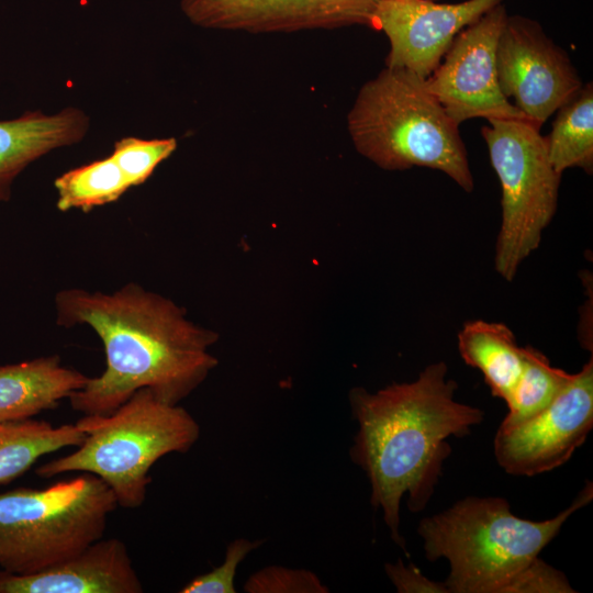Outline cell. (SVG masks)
Wrapping results in <instances>:
<instances>
[{
    "label": "cell",
    "mask_w": 593,
    "mask_h": 593,
    "mask_svg": "<svg viewBox=\"0 0 593 593\" xmlns=\"http://www.w3.org/2000/svg\"><path fill=\"white\" fill-rule=\"evenodd\" d=\"M55 309L57 325H89L104 347V371L68 398L83 415L112 413L142 388L179 404L219 363L209 351L219 339L215 332L136 283L113 293L65 289L56 294Z\"/></svg>",
    "instance_id": "1"
},
{
    "label": "cell",
    "mask_w": 593,
    "mask_h": 593,
    "mask_svg": "<svg viewBox=\"0 0 593 593\" xmlns=\"http://www.w3.org/2000/svg\"><path fill=\"white\" fill-rule=\"evenodd\" d=\"M447 372L439 361L412 382L392 383L374 393L363 388L349 392L358 425L350 458L367 474L370 502L382 510L392 539L405 551L400 534L403 495L411 512L423 511L450 454L447 439L468 435L484 417L482 410L455 400L458 385Z\"/></svg>",
    "instance_id": "2"
},
{
    "label": "cell",
    "mask_w": 593,
    "mask_h": 593,
    "mask_svg": "<svg viewBox=\"0 0 593 593\" xmlns=\"http://www.w3.org/2000/svg\"><path fill=\"white\" fill-rule=\"evenodd\" d=\"M593 497L588 482L572 504L546 521L514 515L497 496H469L419 522L429 561L448 560L449 593H572L566 575L539 558L566 521Z\"/></svg>",
    "instance_id": "3"
},
{
    "label": "cell",
    "mask_w": 593,
    "mask_h": 593,
    "mask_svg": "<svg viewBox=\"0 0 593 593\" xmlns=\"http://www.w3.org/2000/svg\"><path fill=\"white\" fill-rule=\"evenodd\" d=\"M357 152L385 170L443 171L465 191L474 187L466 146L424 78L385 67L359 90L347 116Z\"/></svg>",
    "instance_id": "4"
},
{
    "label": "cell",
    "mask_w": 593,
    "mask_h": 593,
    "mask_svg": "<svg viewBox=\"0 0 593 593\" xmlns=\"http://www.w3.org/2000/svg\"><path fill=\"white\" fill-rule=\"evenodd\" d=\"M75 424L86 433L81 445L38 466L35 473L45 479L92 473L113 491L118 505L128 510L144 503L155 462L189 451L201 434L184 407L163 402L148 388L134 392L112 413L83 415Z\"/></svg>",
    "instance_id": "5"
},
{
    "label": "cell",
    "mask_w": 593,
    "mask_h": 593,
    "mask_svg": "<svg viewBox=\"0 0 593 593\" xmlns=\"http://www.w3.org/2000/svg\"><path fill=\"white\" fill-rule=\"evenodd\" d=\"M118 506L113 491L88 472L0 493V567L32 574L78 555L103 537Z\"/></svg>",
    "instance_id": "6"
},
{
    "label": "cell",
    "mask_w": 593,
    "mask_h": 593,
    "mask_svg": "<svg viewBox=\"0 0 593 593\" xmlns=\"http://www.w3.org/2000/svg\"><path fill=\"white\" fill-rule=\"evenodd\" d=\"M488 123L481 133L502 190L494 265L500 276L512 281L555 216L562 175L552 167L535 123L510 119Z\"/></svg>",
    "instance_id": "7"
},
{
    "label": "cell",
    "mask_w": 593,
    "mask_h": 593,
    "mask_svg": "<svg viewBox=\"0 0 593 593\" xmlns=\"http://www.w3.org/2000/svg\"><path fill=\"white\" fill-rule=\"evenodd\" d=\"M507 15L499 3L463 29L424 79L427 91L458 125L477 118L528 120L499 85L496 46Z\"/></svg>",
    "instance_id": "8"
},
{
    "label": "cell",
    "mask_w": 593,
    "mask_h": 593,
    "mask_svg": "<svg viewBox=\"0 0 593 593\" xmlns=\"http://www.w3.org/2000/svg\"><path fill=\"white\" fill-rule=\"evenodd\" d=\"M593 427V359L539 413L501 423L494 456L508 474L533 477L563 466Z\"/></svg>",
    "instance_id": "9"
},
{
    "label": "cell",
    "mask_w": 593,
    "mask_h": 593,
    "mask_svg": "<svg viewBox=\"0 0 593 593\" xmlns=\"http://www.w3.org/2000/svg\"><path fill=\"white\" fill-rule=\"evenodd\" d=\"M496 71L504 97L539 127L583 86L567 52L537 21L522 15L505 20Z\"/></svg>",
    "instance_id": "10"
},
{
    "label": "cell",
    "mask_w": 593,
    "mask_h": 593,
    "mask_svg": "<svg viewBox=\"0 0 593 593\" xmlns=\"http://www.w3.org/2000/svg\"><path fill=\"white\" fill-rule=\"evenodd\" d=\"M501 1L378 0L373 30L382 31L390 42L385 67L406 69L425 79L455 37Z\"/></svg>",
    "instance_id": "11"
},
{
    "label": "cell",
    "mask_w": 593,
    "mask_h": 593,
    "mask_svg": "<svg viewBox=\"0 0 593 593\" xmlns=\"http://www.w3.org/2000/svg\"><path fill=\"white\" fill-rule=\"evenodd\" d=\"M203 27L250 33L366 25L373 29L378 0H181Z\"/></svg>",
    "instance_id": "12"
},
{
    "label": "cell",
    "mask_w": 593,
    "mask_h": 593,
    "mask_svg": "<svg viewBox=\"0 0 593 593\" xmlns=\"http://www.w3.org/2000/svg\"><path fill=\"white\" fill-rule=\"evenodd\" d=\"M126 545L99 539L78 555L32 574L0 571V593H142Z\"/></svg>",
    "instance_id": "13"
},
{
    "label": "cell",
    "mask_w": 593,
    "mask_h": 593,
    "mask_svg": "<svg viewBox=\"0 0 593 593\" xmlns=\"http://www.w3.org/2000/svg\"><path fill=\"white\" fill-rule=\"evenodd\" d=\"M88 127V116L75 108L53 115L29 111L0 121V202L10 198L12 182L31 163L53 149L80 142Z\"/></svg>",
    "instance_id": "14"
},
{
    "label": "cell",
    "mask_w": 593,
    "mask_h": 593,
    "mask_svg": "<svg viewBox=\"0 0 593 593\" xmlns=\"http://www.w3.org/2000/svg\"><path fill=\"white\" fill-rule=\"evenodd\" d=\"M89 377L57 355L0 367V424L32 418L85 387Z\"/></svg>",
    "instance_id": "15"
},
{
    "label": "cell",
    "mask_w": 593,
    "mask_h": 593,
    "mask_svg": "<svg viewBox=\"0 0 593 593\" xmlns=\"http://www.w3.org/2000/svg\"><path fill=\"white\" fill-rule=\"evenodd\" d=\"M458 349L467 365L481 371L492 395L506 401L523 368V347L512 329L503 323L466 322Z\"/></svg>",
    "instance_id": "16"
},
{
    "label": "cell",
    "mask_w": 593,
    "mask_h": 593,
    "mask_svg": "<svg viewBox=\"0 0 593 593\" xmlns=\"http://www.w3.org/2000/svg\"><path fill=\"white\" fill-rule=\"evenodd\" d=\"M85 438L76 424L55 427L33 418L0 424V485L23 475L41 457L78 447Z\"/></svg>",
    "instance_id": "17"
},
{
    "label": "cell",
    "mask_w": 593,
    "mask_h": 593,
    "mask_svg": "<svg viewBox=\"0 0 593 593\" xmlns=\"http://www.w3.org/2000/svg\"><path fill=\"white\" fill-rule=\"evenodd\" d=\"M555 170L572 167L593 171V86L585 83L557 110L551 132L545 137Z\"/></svg>",
    "instance_id": "18"
},
{
    "label": "cell",
    "mask_w": 593,
    "mask_h": 593,
    "mask_svg": "<svg viewBox=\"0 0 593 593\" xmlns=\"http://www.w3.org/2000/svg\"><path fill=\"white\" fill-rule=\"evenodd\" d=\"M56 206L66 212H88L120 199L130 188L125 175L112 156L74 168L56 178Z\"/></svg>",
    "instance_id": "19"
},
{
    "label": "cell",
    "mask_w": 593,
    "mask_h": 593,
    "mask_svg": "<svg viewBox=\"0 0 593 593\" xmlns=\"http://www.w3.org/2000/svg\"><path fill=\"white\" fill-rule=\"evenodd\" d=\"M573 373L552 367L549 359L532 346L523 347V368L505 401L508 412L503 423L526 419L547 407L572 380Z\"/></svg>",
    "instance_id": "20"
},
{
    "label": "cell",
    "mask_w": 593,
    "mask_h": 593,
    "mask_svg": "<svg viewBox=\"0 0 593 593\" xmlns=\"http://www.w3.org/2000/svg\"><path fill=\"white\" fill-rule=\"evenodd\" d=\"M177 148L174 137L142 139L123 137L114 144L112 153L131 187L144 183L156 167Z\"/></svg>",
    "instance_id": "21"
},
{
    "label": "cell",
    "mask_w": 593,
    "mask_h": 593,
    "mask_svg": "<svg viewBox=\"0 0 593 593\" xmlns=\"http://www.w3.org/2000/svg\"><path fill=\"white\" fill-rule=\"evenodd\" d=\"M247 593H327L328 588L312 571L269 566L253 573L243 586Z\"/></svg>",
    "instance_id": "22"
},
{
    "label": "cell",
    "mask_w": 593,
    "mask_h": 593,
    "mask_svg": "<svg viewBox=\"0 0 593 593\" xmlns=\"http://www.w3.org/2000/svg\"><path fill=\"white\" fill-rule=\"evenodd\" d=\"M262 540L251 541L246 538H237L230 542L223 562L211 571L192 579L186 584L181 593H235L234 585L237 568L240 562L257 547Z\"/></svg>",
    "instance_id": "23"
},
{
    "label": "cell",
    "mask_w": 593,
    "mask_h": 593,
    "mask_svg": "<svg viewBox=\"0 0 593 593\" xmlns=\"http://www.w3.org/2000/svg\"><path fill=\"white\" fill-rule=\"evenodd\" d=\"M384 569L399 593H449L444 582L429 580L412 562L404 566L399 559L395 563H385Z\"/></svg>",
    "instance_id": "24"
},
{
    "label": "cell",
    "mask_w": 593,
    "mask_h": 593,
    "mask_svg": "<svg viewBox=\"0 0 593 593\" xmlns=\"http://www.w3.org/2000/svg\"><path fill=\"white\" fill-rule=\"evenodd\" d=\"M428 1H438V0H428Z\"/></svg>",
    "instance_id": "25"
}]
</instances>
